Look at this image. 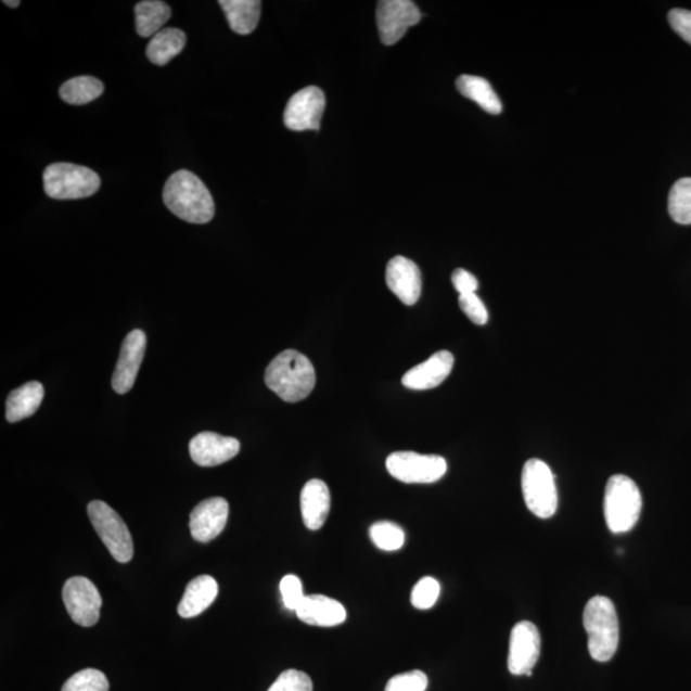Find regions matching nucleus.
<instances>
[{
  "mask_svg": "<svg viewBox=\"0 0 691 691\" xmlns=\"http://www.w3.org/2000/svg\"><path fill=\"white\" fill-rule=\"evenodd\" d=\"M668 212L676 223L691 225V178L675 182L668 195Z\"/></svg>",
  "mask_w": 691,
  "mask_h": 691,
  "instance_id": "nucleus-27",
  "label": "nucleus"
},
{
  "mask_svg": "<svg viewBox=\"0 0 691 691\" xmlns=\"http://www.w3.org/2000/svg\"><path fill=\"white\" fill-rule=\"evenodd\" d=\"M63 602L77 625L90 628L101 617L102 597L89 579L82 576L71 578L63 587Z\"/></svg>",
  "mask_w": 691,
  "mask_h": 691,
  "instance_id": "nucleus-9",
  "label": "nucleus"
},
{
  "mask_svg": "<svg viewBox=\"0 0 691 691\" xmlns=\"http://www.w3.org/2000/svg\"><path fill=\"white\" fill-rule=\"evenodd\" d=\"M302 515L306 528L319 530L331 510V494L323 481L312 479L302 490Z\"/></svg>",
  "mask_w": 691,
  "mask_h": 691,
  "instance_id": "nucleus-19",
  "label": "nucleus"
},
{
  "mask_svg": "<svg viewBox=\"0 0 691 691\" xmlns=\"http://www.w3.org/2000/svg\"><path fill=\"white\" fill-rule=\"evenodd\" d=\"M44 190L55 201H77L97 194L101 178L88 167L71 163H54L46 169Z\"/></svg>",
  "mask_w": 691,
  "mask_h": 691,
  "instance_id": "nucleus-5",
  "label": "nucleus"
},
{
  "mask_svg": "<svg viewBox=\"0 0 691 691\" xmlns=\"http://www.w3.org/2000/svg\"><path fill=\"white\" fill-rule=\"evenodd\" d=\"M145 350L146 334L144 332L135 330L127 334L112 378V387L118 395H125L133 387Z\"/></svg>",
  "mask_w": 691,
  "mask_h": 691,
  "instance_id": "nucleus-13",
  "label": "nucleus"
},
{
  "mask_svg": "<svg viewBox=\"0 0 691 691\" xmlns=\"http://www.w3.org/2000/svg\"><path fill=\"white\" fill-rule=\"evenodd\" d=\"M295 612L303 623L320 626V628H333L346 622L347 618L344 605L330 597L320 594L305 596Z\"/></svg>",
  "mask_w": 691,
  "mask_h": 691,
  "instance_id": "nucleus-18",
  "label": "nucleus"
},
{
  "mask_svg": "<svg viewBox=\"0 0 691 691\" xmlns=\"http://www.w3.org/2000/svg\"><path fill=\"white\" fill-rule=\"evenodd\" d=\"M219 4L232 31L248 35L258 26L261 13L259 0H220Z\"/></svg>",
  "mask_w": 691,
  "mask_h": 691,
  "instance_id": "nucleus-22",
  "label": "nucleus"
},
{
  "mask_svg": "<svg viewBox=\"0 0 691 691\" xmlns=\"http://www.w3.org/2000/svg\"><path fill=\"white\" fill-rule=\"evenodd\" d=\"M236 438L220 436L213 432H203L191 439L189 450L195 464L212 468L225 464L240 452Z\"/></svg>",
  "mask_w": 691,
  "mask_h": 691,
  "instance_id": "nucleus-14",
  "label": "nucleus"
},
{
  "mask_svg": "<svg viewBox=\"0 0 691 691\" xmlns=\"http://www.w3.org/2000/svg\"><path fill=\"white\" fill-rule=\"evenodd\" d=\"M104 92V85L92 76H78L64 82L60 89L63 102L84 105L97 101Z\"/></svg>",
  "mask_w": 691,
  "mask_h": 691,
  "instance_id": "nucleus-26",
  "label": "nucleus"
},
{
  "mask_svg": "<svg viewBox=\"0 0 691 691\" xmlns=\"http://www.w3.org/2000/svg\"><path fill=\"white\" fill-rule=\"evenodd\" d=\"M187 46V35L180 28L167 27L149 42L146 55L156 66H166Z\"/></svg>",
  "mask_w": 691,
  "mask_h": 691,
  "instance_id": "nucleus-23",
  "label": "nucleus"
},
{
  "mask_svg": "<svg viewBox=\"0 0 691 691\" xmlns=\"http://www.w3.org/2000/svg\"><path fill=\"white\" fill-rule=\"evenodd\" d=\"M452 283L460 295L475 294L479 289V282L465 269H456L452 274Z\"/></svg>",
  "mask_w": 691,
  "mask_h": 691,
  "instance_id": "nucleus-36",
  "label": "nucleus"
},
{
  "mask_svg": "<svg viewBox=\"0 0 691 691\" xmlns=\"http://www.w3.org/2000/svg\"><path fill=\"white\" fill-rule=\"evenodd\" d=\"M668 23L691 46V11L673 10L668 13Z\"/></svg>",
  "mask_w": 691,
  "mask_h": 691,
  "instance_id": "nucleus-35",
  "label": "nucleus"
},
{
  "mask_svg": "<svg viewBox=\"0 0 691 691\" xmlns=\"http://www.w3.org/2000/svg\"><path fill=\"white\" fill-rule=\"evenodd\" d=\"M3 3L5 5L11 7V9H17V7L21 4V2H18V0H4Z\"/></svg>",
  "mask_w": 691,
  "mask_h": 691,
  "instance_id": "nucleus-37",
  "label": "nucleus"
},
{
  "mask_svg": "<svg viewBox=\"0 0 691 691\" xmlns=\"http://www.w3.org/2000/svg\"><path fill=\"white\" fill-rule=\"evenodd\" d=\"M541 640L536 625L517 623L511 631L508 666L515 676H532L540 655Z\"/></svg>",
  "mask_w": 691,
  "mask_h": 691,
  "instance_id": "nucleus-12",
  "label": "nucleus"
},
{
  "mask_svg": "<svg viewBox=\"0 0 691 691\" xmlns=\"http://www.w3.org/2000/svg\"><path fill=\"white\" fill-rule=\"evenodd\" d=\"M88 514L98 536L113 555V559L126 564L133 558V541L123 517L103 501H92Z\"/></svg>",
  "mask_w": 691,
  "mask_h": 691,
  "instance_id": "nucleus-7",
  "label": "nucleus"
},
{
  "mask_svg": "<svg viewBox=\"0 0 691 691\" xmlns=\"http://www.w3.org/2000/svg\"><path fill=\"white\" fill-rule=\"evenodd\" d=\"M280 588L284 607L290 611H296L305 597L302 580L295 575L284 576Z\"/></svg>",
  "mask_w": 691,
  "mask_h": 691,
  "instance_id": "nucleus-33",
  "label": "nucleus"
},
{
  "mask_svg": "<svg viewBox=\"0 0 691 691\" xmlns=\"http://www.w3.org/2000/svg\"><path fill=\"white\" fill-rule=\"evenodd\" d=\"M459 304L465 316L478 325L487 324L489 315L486 305L483 304L476 294L460 295Z\"/></svg>",
  "mask_w": 691,
  "mask_h": 691,
  "instance_id": "nucleus-34",
  "label": "nucleus"
},
{
  "mask_svg": "<svg viewBox=\"0 0 691 691\" xmlns=\"http://www.w3.org/2000/svg\"><path fill=\"white\" fill-rule=\"evenodd\" d=\"M426 688V675L415 669V671L394 676L384 691H425Z\"/></svg>",
  "mask_w": 691,
  "mask_h": 691,
  "instance_id": "nucleus-32",
  "label": "nucleus"
},
{
  "mask_svg": "<svg viewBox=\"0 0 691 691\" xmlns=\"http://www.w3.org/2000/svg\"><path fill=\"white\" fill-rule=\"evenodd\" d=\"M62 691H110V681L99 669L87 668L71 676Z\"/></svg>",
  "mask_w": 691,
  "mask_h": 691,
  "instance_id": "nucleus-29",
  "label": "nucleus"
},
{
  "mask_svg": "<svg viewBox=\"0 0 691 691\" xmlns=\"http://www.w3.org/2000/svg\"><path fill=\"white\" fill-rule=\"evenodd\" d=\"M453 355L448 351H439L430 359L409 370L402 378L406 388L425 391L432 389L444 383L453 368Z\"/></svg>",
  "mask_w": 691,
  "mask_h": 691,
  "instance_id": "nucleus-17",
  "label": "nucleus"
},
{
  "mask_svg": "<svg viewBox=\"0 0 691 691\" xmlns=\"http://www.w3.org/2000/svg\"><path fill=\"white\" fill-rule=\"evenodd\" d=\"M324 108V92L317 87L305 88L290 99L283 114L284 125L292 131H318Z\"/></svg>",
  "mask_w": 691,
  "mask_h": 691,
  "instance_id": "nucleus-11",
  "label": "nucleus"
},
{
  "mask_svg": "<svg viewBox=\"0 0 691 691\" xmlns=\"http://www.w3.org/2000/svg\"><path fill=\"white\" fill-rule=\"evenodd\" d=\"M386 282L388 289L405 305L417 304L422 295V273L415 263L405 256H396L389 260Z\"/></svg>",
  "mask_w": 691,
  "mask_h": 691,
  "instance_id": "nucleus-16",
  "label": "nucleus"
},
{
  "mask_svg": "<svg viewBox=\"0 0 691 691\" xmlns=\"http://www.w3.org/2000/svg\"><path fill=\"white\" fill-rule=\"evenodd\" d=\"M268 691H312V681L305 673L287 669L278 676Z\"/></svg>",
  "mask_w": 691,
  "mask_h": 691,
  "instance_id": "nucleus-31",
  "label": "nucleus"
},
{
  "mask_svg": "<svg viewBox=\"0 0 691 691\" xmlns=\"http://www.w3.org/2000/svg\"><path fill=\"white\" fill-rule=\"evenodd\" d=\"M422 20L417 4L410 0H382L378 3V31L384 46H394L400 41L411 26Z\"/></svg>",
  "mask_w": 691,
  "mask_h": 691,
  "instance_id": "nucleus-10",
  "label": "nucleus"
},
{
  "mask_svg": "<svg viewBox=\"0 0 691 691\" xmlns=\"http://www.w3.org/2000/svg\"><path fill=\"white\" fill-rule=\"evenodd\" d=\"M643 498L637 483L626 475L611 476L604 494V517L615 534L628 533L639 522Z\"/></svg>",
  "mask_w": 691,
  "mask_h": 691,
  "instance_id": "nucleus-4",
  "label": "nucleus"
},
{
  "mask_svg": "<svg viewBox=\"0 0 691 691\" xmlns=\"http://www.w3.org/2000/svg\"><path fill=\"white\" fill-rule=\"evenodd\" d=\"M230 506L225 498H208L196 506L190 515L191 536L197 541H210L223 532Z\"/></svg>",
  "mask_w": 691,
  "mask_h": 691,
  "instance_id": "nucleus-15",
  "label": "nucleus"
},
{
  "mask_svg": "<svg viewBox=\"0 0 691 691\" xmlns=\"http://www.w3.org/2000/svg\"><path fill=\"white\" fill-rule=\"evenodd\" d=\"M440 586L436 579L424 578L420 580L411 593V603L418 610H430L438 601Z\"/></svg>",
  "mask_w": 691,
  "mask_h": 691,
  "instance_id": "nucleus-30",
  "label": "nucleus"
},
{
  "mask_svg": "<svg viewBox=\"0 0 691 691\" xmlns=\"http://www.w3.org/2000/svg\"><path fill=\"white\" fill-rule=\"evenodd\" d=\"M267 386L283 401L305 400L316 387L315 366L305 355L286 350L277 355L268 366L265 376Z\"/></svg>",
  "mask_w": 691,
  "mask_h": 691,
  "instance_id": "nucleus-2",
  "label": "nucleus"
},
{
  "mask_svg": "<svg viewBox=\"0 0 691 691\" xmlns=\"http://www.w3.org/2000/svg\"><path fill=\"white\" fill-rule=\"evenodd\" d=\"M522 487L526 508L539 519H550L558 511L559 494L554 475L545 461L532 459L523 469Z\"/></svg>",
  "mask_w": 691,
  "mask_h": 691,
  "instance_id": "nucleus-6",
  "label": "nucleus"
},
{
  "mask_svg": "<svg viewBox=\"0 0 691 691\" xmlns=\"http://www.w3.org/2000/svg\"><path fill=\"white\" fill-rule=\"evenodd\" d=\"M370 539L382 551L394 552L401 550L405 545V532L401 526L391 522H380L369 530Z\"/></svg>",
  "mask_w": 691,
  "mask_h": 691,
  "instance_id": "nucleus-28",
  "label": "nucleus"
},
{
  "mask_svg": "<svg viewBox=\"0 0 691 691\" xmlns=\"http://www.w3.org/2000/svg\"><path fill=\"white\" fill-rule=\"evenodd\" d=\"M44 400V387L39 382H28L11 392L5 402V417L10 423L30 418Z\"/></svg>",
  "mask_w": 691,
  "mask_h": 691,
  "instance_id": "nucleus-21",
  "label": "nucleus"
},
{
  "mask_svg": "<svg viewBox=\"0 0 691 691\" xmlns=\"http://www.w3.org/2000/svg\"><path fill=\"white\" fill-rule=\"evenodd\" d=\"M386 466L395 479L406 484L436 483L447 473V462L440 456L411 451L391 453Z\"/></svg>",
  "mask_w": 691,
  "mask_h": 691,
  "instance_id": "nucleus-8",
  "label": "nucleus"
},
{
  "mask_svg": "<svg viewBox=\"0 0 691 691\" xmlns=\"http://www.w3.org/2000/svg\"><path fill=\"white\" fill-rule=\"evenodd\" d=\"M163 201L175 216L189 223H209L216 213L208 188L190 170H178L168 178Z\"/></svg>",
  "mask_w": 691,
  "mask_h": 691,
  "instance_id": "nucleus-1",
  "label": "nucleus"
},
{
  "mask_svg": "<svg viewBox=\"0 0 691 691\" xmlns=\"http://www.w3.org/2000/svg\"><path fill=\"white\" fill-rule=\"evenodd\" d=\"M137 31L141 38H154L170 18V9L161 0H144L135 7Z\"/></svg>",
  "mask_w": 691,
  "mask_h": 691,
  "instance_id": "nucleus-25",
  "label": "nucleus"
},
{
  "mask_svg": "<svg viewBox=\"0 0 691 691\" xmlns=\"http://www.w3.org/2000/svg\"><path fill=\"white\" fill-rule=\"evenodd\" d=\"M218 596V584L209 575L197 576L188 584L180 604L178 615L183 618L196 617L208 610Z\"/></svg>",
  "mask_w": 691,
  "mask_h": 691,
  "instance_id": "nucleus-20",
  "label": "nucleus"
},
{
  "mask_svg": "<svg viewBox=\"0 0 691 691\" xmlns=\"http://www.w3.org/2000/svg\"><path fill=\"white\" fill-rule=\"evenodd\" d=\"M456 87H458L462 95L478 104L482 110L490 114H500L502 112L500 98H498L486 78L462 75L456 81Z\"/></svg>",
  "mask_w": 691,
  "mask_h": 691,
  "instance_id": "nucleus-24",
  "label": "nucleus"
},
{
  "mask_svg": "<svg viewBox=\"0 0 691 691\" xmlns=\"http://www.w3.org/2000/svg\"><path fill=\"white\" fill-rule=\"evenodd\" d=\"M588 634L590 657L597 662L614 658L619 641V625L614 602L607 597L596 596L587 603L583 615Z\"/></svg>",
  "mask_w": 691,
  "mask_h": 691,
  "instance_id": "nucleus-3",
  "label": "nucleus"
}]
</instances>
